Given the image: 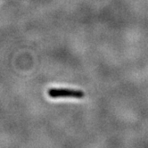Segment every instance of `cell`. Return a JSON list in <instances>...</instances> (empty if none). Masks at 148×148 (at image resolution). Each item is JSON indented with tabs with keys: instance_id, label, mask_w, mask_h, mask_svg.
Wrapping results in <instances>:
<instances>
[{
	"instance_id": "obj_1",
	"label": "cell",
	"mask_w": 148,
	"mask_h": 148,
	"mask_svg": "<svg viewBox=\"0 0 148 148\" xmlns=\"http://www.w3.org/2000/svg\"><path fill=\"white\" fill-rule=\"evenodd\" d=\"M48 96L52 98H82L84 93L79 90L67 88H51L48 91Z\"/></svg>"
}]
</instances>
